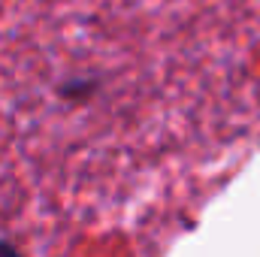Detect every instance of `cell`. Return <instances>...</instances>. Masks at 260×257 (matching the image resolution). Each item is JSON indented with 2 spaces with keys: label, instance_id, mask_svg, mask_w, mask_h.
I'll use <instances>...</instances> for the list:
<instances>
[{
  "label": "cell",
  "instance_id": "cell-1",
  "mask_svg": "<svg viewBox=\"0 0 260 257\" xmlns=\"http://www.w3.org/2000/svg\"><path fill=\"white\" fill-rule=\"evenodd\" d=\"M0 257H21V254H18V248H15V245L0 242Z\"/></svg>",
  "mask_w": 260,
  "mask_h": 257
}]
</instances>
